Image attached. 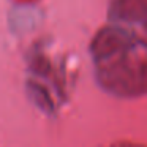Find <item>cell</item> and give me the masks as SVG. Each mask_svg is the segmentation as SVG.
<instances>
[{"mask_svg":"<svg viewBox=\"0 0 147 147\" xmlns=\"http://www.w3.org/2000/svg\"><path fill=\"white\" fill-rule=\"evenodd\" d=\"M105 147H147V146L141 142H134V141H115V142H111Z\"/></svg>","mask_w":147,"mask_h":147,"instance_id":"7a4b0ae2","label":"cell"},{"mask_svg":"<svg viewBox=\"0 0 147 147\" xmlns=\"http://www.w3.org/2000/svg\"><path fill=\"white\" fill-rule=\"evenodd\" d=\"M105 22L90 41L95 78L119 98L147 95V0H103Z\"/></svg>","mask_w":147,"mask_h":147,"instance_id":"6da1fadb","label":"cell"}]
</instances>
